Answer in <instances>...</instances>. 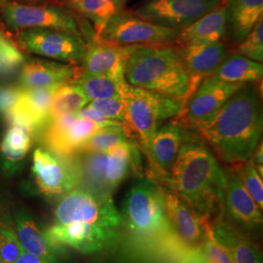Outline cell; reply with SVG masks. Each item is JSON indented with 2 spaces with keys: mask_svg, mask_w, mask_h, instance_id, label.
Segmentation results:
<instances>
[{
  "mask_svg": "<svg viewBox=\"0 0 263 263\" xmlns=\"http://www.w3.org/2000/svg\"><path fill=\"white\" fill-rule=\"evenodd\" d=\"M24 251L15 229L9 222L0 220V261L15 263Z\"/></svg>",
  "mask_w": 263,
  "mask_h": 263,
  "instance_id": "cell-32",
  "label": "cell"
},
{
  "mask_svg": "<svg viewBox=\"0 0 263 263\" xmlns=\"http://www.w3.org/2000/svg\"><path fill=\"white\" fill-rule=\"evenodd\" d=\"M71 82L78 85L91 102L101 99L121 98L122 86L126 81L110 76L86 73L80 70L78 76Z\"/></svg>",
  "mask_w": 263,
  "mask_h": 263,
  "instance_id": "cell-28",
  "label": "cell"
},
{
  "mask_svg": "<svg viewBox=\"0 0 263 263\" xmlns=\"http://www.w3.org/2000/svg\"><path fill=\"white\" fill-rule=\"evenodd\" d=\"M198 263H209L207 261V259L205 258V256H204V254H203V253H202V256H201V258L199 259V261H198Z\"/></svg>",
  "mask_w": 263,
  "mask_h": 263,
  "instance_id": "cell-40",
  "label": "cell"
},
{
  "mask_svg": "<svg viewBox=\"0 0 263 263\" xmlns=\"http://www.w3.org/2000/svg\"><path fill=\"white\" fill-rule=\"evenodd\" d=\"M131 133L127 126L105 127L95 133L79 147L77 154L90 152H107L114 146L131 140Z\"/></svg>",
  "mask_w": 263,
  "mask_h": 263,
  "instance_id": "cell-29",
  "label": "cell"
},
{
  "mask_svg": "<svg viewBox=\"0 0 263 263\" xmlns=\"http://www.w3.org/2000/svg\"><path fill=\"white\" fill-rule=\"evenodd\" d=\"M128 46H120L92 38L86 43L80 70L91 74L110 76L118 80L124 78V64Z\"/></svg>",
  "mask_w": 263,
  "mask_h": 263,
  "instance_id": "cell-18",
  "label": "cell"
},
{
  "mask_svg": "<svg viewBox=\"0 0 263 263\" xmlns=\"http://www.w3.org/2000/svg\"><path fill=\"white\" fill-rule=\"evenodd\" d=\"M43 130L47 151L61 157H73L85 141L101 128L77 114H66L50 121Z\"/></svg>",
  "mask_w": 263,
  "mask_h": 263,
  "instance_id": "cell-12",
  "label": "cell"
},
{
  "mask_svg": "<svg viewBox=\"0 0 263 263\" xmlns=\"http://www.w3.org/2000/svg\"><path fill=\"white\" fill-rule=\"evenodd\" d=\"M20 47L31 54L69 65L81 63L86 51L82 36L55 28H28L17 31Z\"/></svg>",
  "mask_w": 263,
  "mask_h": 263,
  "instance_id": "cell-7",
  "label": "cell"
},
{
  "mask_svg": "<svg viewBox=\"0 0 263 263\" xmlns=\"http://www.w3.org/2000/svg\"><path fill=\"white\" fill-rule=\"evenodd\" d=\"M121 98L126 104L127 124L137 136L141 152L148 151L160 124L179 116L182 104L179 100L125 82Z\"/></svg>",
  "mask_w": 263,
  "mask_h": 263,
  "instance_id": "cell-5",
  "label": "cell"
},
{
  "mask_svg": "<svg viewBox=\"0 0 263 263\" xmlns=\"http://www.w3.org/2000/svg\"><path fill=\"white\" fill-rule=\"evenodd\" d=\"M245 84L228 83L211 76L204 78L190 95L175 119L184 129L194 130L210 121L223 106L229 98Z\"/></svg>",
  "mask_w": 263,
  "mask_h": 263,
  "instance_id": "cell-11",
  "label": "cell"
},
{
  "mask_svg": "<svg viewBox=\"0 0 263 263\" xmlns=\"http://www.w3.org/2000/svg\"><path fill=\"white\" fill-rule=\"evenodd\" d=\"M15 231L25 252L34 254L49 263H56L57 250L49 244L45 232L32 217L23 211L15 214Z\"/></svg>",
  "mask_w": 263,
  "mask_h": 263,
  "instance_id": "cell-24",
  "label": "cell"
},
{
  "mask_svg": "<svg viewBox=\"0 0 263 263\" xmlns=\"http://www.w3.org/2000/svg\"><path fill=\"white\" fill-rule=\"evenodd\" d=\"M1 15L11 29L55 28L82 36L81 28L70 10L57 5H27L0 1Z\"/></svg>",
  "mask_w": 263,
  "mask_h": 263,
  "instance_id": "cell-8",
  "label": "cell"
},
{
  "mask_svg": "<svg viewBox=\"0 0 263 263\" xmlns=\"http://www.w3.org/2000/svg\"><path fill=\"white\" fill-rule=\"evenodd\" d=\"M221 4L222 0H142L130 12L153 24L181 30Z\"/></svg>",
  "mask_w": 263,
  "mask_h": 263,
  "instance_id": "cell-10",
  "label": "cell"
},
{
  "mask_svg": "<svg viewBox=\"0 0 263 263\" xmlns=\"http://www.w3.org/2000/svg\"><path fill=\"white\" fill-rule=\"evenodd\" d=\"M262 129L261 96L256 86L247 83L194 131L222 162L235 165L251 158Z\"/></svg>",
  "mask_w": 263,
  "mask_h": 263,
  "instance_id": "cell-2",
  "label": "cell"
},
{
  "mask_svg": "<svg viewBox=\"0 0 263 263\" xmlns=\"http://www.w3.org/2000/svg\"><path fill=\"white\" fill-rule=\"evenodd\" d=\"M179 32L178 29L153 24L123 10L109 20L96 39L120 46L177 45Z\"/></svg>",
  "mask_w": 263,
  "mask_h": 263,
  "instance_id": "cell-6",
  "label": "cell"
},
{
  "mask_svg": "<svg viewBox=\"0 0 263 263\" xmlns=\"http://www.w3.org/2000/svg\"><path fill=\"white\" fill-rule=\"evenodd\" d=\"M31 171L38 192L47 198L62 197L80 181L78 160L58 156L42 147L33 151Z\"/></svg>",
  "mask_w": 263,
  "mask_h": 263,
  "instance_id": "cell-9",
  "label": "cell"
},
{
  "mask_svg": "<svg viewBox=\"0 0 263 263\" xmlns=\"http://www.w3.org/2000/svg\"><path fill=\"white\" fill-rule=\"evenodd\" d=\"M0 263H1V261H0Z\"/></svg>",
  "mask_w": 263,
  "mask_h": 263,
  "instance_id": "cell-41",
  "label": "cell"
},
{
  "mask_svg": "<svg viewBox=\"0 0 263 263\" xmlns=\"http://www.w3.org/2000/svg\"><path fill=\"white\" fill-rule=\"evenodd\" d=\"M213 234L229 254L233 263H262L258 247L251 236L220 216L212 221Z\"/></svg>",
  "mask_w": 263,
  "mask_h": 263,
  "instance_id": "cell-19",
  "label": "cell"
},
{
  "mask_svg": "<svg viewBox=\"0 0 263 263\" xmlns=\"http://www.w3.org/2000/svg\"><path fill=\"white\" fill-rule=\"evenodd\" d=\"M201 256H202L201 249L198 248V249L193 250L191 253H189V254H188L184 258H182L179 263H198L199 259L201 258Z\"/></svg>",
  "mask_w": 263,
  "mask_h": 263,
  "instance_id": "cell-39",
  "label": "cell"
},
{
  "mask_svg": "<svg viewBox=\"0 0 263 263\" xmlns=\"http://www.w3.org/2000/svg\"><path fill=\"white\" fill-rule=\"evenodd\" d=\"M84 157L82 161H78L80 170V181L83 183V189L95 194L111 195L105 182V166H106V152H90L82 153Z\"/></svg>",
  "mask_w": 263,
  "mask_h": 263,
  "instance_id": "cell-26",
  "label": "cell"
},
{
  "mask_svg": "<svg viewBox=\"0 0 263 263\" xmlns=\"http://www.w3.org/2000/svg\"><path fill=\"white\" fill-rule=\"evenodd\" d=\"M226 180L227 174L210 147L186 131L177 158L158 183L177 193L212 222L223 216Z\"/></svg>",
  "mask_w": 263,
  "mask_h": 263,
  "instance_id": "cell-1",
  "label": "cell"
},
{
  "mask_svg": "<svg viewBox=\"0 0 263 263\" xmlns=\"http://www.w3.org/2000/svg\"><path fill=\"white\" fill-rule=\"evenodd\" d=\"M236 54L254 62H263V18L259 20L247 36L238 44Z\"/></svg>",
  "mask_w": 263,
  "mask_h": 263,
  "instance_id": "cell-34",
  "label": "cell"
},
{
  "mask_svg": "<svg viewBox=\"0 0 263 263\" xmlns=\"http://www.w3.org/2000/svg\"><path fill=\"white\" fill-rule=\"evenodd\" d=\"M89 103L90 101L78 85L72 82L61 85L53 96L48 123L63 115L76 114Z\"/></svg>",
  "mask_w": 263,
  "mask_h": 263,
  "instance_id": "cell-27",
  "label": "cell"
},
{
  "mask_svg": "<svg viewBox=\"0 0 263 263\" xmlns=\"http://www.w3.org/2000/svg\"><path fill=\"white\" fill-rule=\"evenodd\" d=\"M177 48L182 65L196 86L204 78L213 76L228 56L222 41L181 44L177 45Z\"/></svg>",
  "mask_w": 263,
  "mask_h": 263,
  "instance_id": "cell-16",
  "label": "cell"
},
{
  "mask_svg": "<svg viewBox=\"0 0 263 263\" xmlns=\"http://www.w3.org/2000/svg\"><path fill=\"white\" fill-rule=\"evenodd\" d=\"M124 254H133L177 235L166 216L162 185L146 176L133 184L123 201Z\"/></svg>",
  "mask_w": 263,
  "mask_h": 263,
  "instance_id": "cell-4",
  "label": "cell"
},
{
  "mask_svg": "<svg viewBox=\"0 0 263 263\" xmlns=\"http://www.w3.org/2000/svg\"><path fill=\"white\" fill-rule=\"evenodd\" d=\"M232 169L235 171L236 174L241 179L246 190L251 195V197L254 199L256 205L262 210V177L254 168L253 161L250 158L242 163L232 165Z\"/></svg>",
  "mask_w": 263,
  "mask_h": 263,
  "instance_id": "cell-30",
  "label": "cell"
},
{
  "mask_svg": "<svg viewBox=\"0 0 263 263\" xmlns=\"http://www.w3.org/2000/svg\"><path fill=\"white\" fill-rule=\"evenodd\" d=\"M251 160L253 161L254 168L258 172V174L262 177L263 175V146L260 142L254 148V152L251 156Z\"/></svg>",
  "mask_w": 263,
  "mask_h": 263,
  "instance_id": "cell-37",
  "label": "cell"
},
{
  "mask_svg": "<svg viewBox=\"0 0 263 263\" xmlns=\"http://www.w3.org/2000/svg\"><path fill=\"white\" fill-rule=\"evenodd\" d=\"M35 130L28 124L12 123L0 140V163L6 174H14L31 148Z\"/></svg>",
  "mask_w": 263,
  "mask_h": 263,
  "instance_id": "cell-20",
  "label": "cell"
},
{
  "mask_svg": "<svg viewBox=\"0 0 263 263\" xmlns=\"http://www.w3.org/2000/svg\"><path fill=\"white\" fill-rule=\"evenodd\" d=\"M23 88L21 86L0 87V115L5 121L18 107L22 99Z\"/></svg>",
  "mask_w": 263,
  "mask_h": 263,
  "instance_id": "cell-36",
  "label": "cell"
},
{
  "mask_svg": "<svg viewBox=\"0 0 263 263\" xmlns=\"http://www.w3.org/2000/svg\"><path fill=\"white\" fill-rule=\"evenodd\" d=\"M226 13V36L240 43L263 18V0H222Z\"/></svg>",
  "mask_w": 263,
  "mask_h": 263,
  "instance_id": "cell-21",
  "label": "cell"
},
{
  "mask_svg": "<svg viewBox=\"0 0 263 263\" xmlns=\"http://www.w3.org/2000/svg\"><path fill=\"white\" fill-rule=\"evenodd\" d=\"M124 78L128 84L169 96L182 105L197 88L182 65L177 45L128 46Z\"/></svg>",
  "mask_w": 263,
  "mask_h": 263,
  "instance_id": "cell-3",
  "label": "cell"
},
{
  "mask_svg": "<svg viewBox=\"0 0 263 263\" xmlns=\"http://www.w3.org/2000/svg\"><path fill=\"white\" fill-rule=\"evenodd\" d=\"M226 174L223 216L245 233L251 236L262 226L261 209L248 193L234 170L231 168Z\"/></svg>",
  "mask_w": 263,
  "mask_h": 263,
  "instance_id": "cell-13",
  "label": "cell"
},
{
  "mask_svg": "<svg viewBox=\"0 0 263 263\" xmlns=\"http://www.w3.org/2000/svg\"><path fill=\"white\" fill-rule=\"evenodd\" d=\"M202 221L204 227V239L200 249L208 262L233 263L226 249L214 237L211 220L207 217L202 216Z\"/></svg>",
  "mask_w": 263,
  "mask_h": 263,
  "instance_id": "cell-33",
  "label": "cell"
},
{
  "mask_svg": "<svg viewBox=\"0 0 263 263\" xmlns=\"http://www.w3.org/2000/svg\"><path fill=\"white\" fill-rule=\"evenodd\" d=\"M88 106L96 109L104 117L127 124V109L122 98H108L91 101ZM129 127V126H128Z\"/></svg>",
  "mask_w": 263,
  "mask_h": 263,
  "instance_id": "cell-35",
  "label": "cell"
},
{
  "mask_svg": "<svg viewBox=\"0 0 263 263\" xmlns=\"http://www.w3.org/2000/svg\"><path fill=\"white\" fill-rule=\"evenodd\" d=\"M80 72V67L56 61L31 59L20 69V86L40 89L61 86L71 82Z\"/></svg>",
  "mask_w": 263,
  "mask_h": 263,
  "instance_id": "cell-17",
  "label": "cell"
},
{
  "mask_svg": "<svg viewBox=\"0 0 263 263\" xmlns=\"http://www.w3.org/2000/svg\"><path fill=\"white\" fill-rule=\"evenodd\" d=\"M226 37V13L221 4L179 30L178 44L221 42Z\"/></svg>",
  "mask_w": 263,
  "mask_h": 263,
  "instance_id": "cell-22",
  "label": "cell"
},
{
  "mask_svg": "<svg viewBox=\"0 0 263 263\" xmlns=\"http://www.w3.org/2000/svg\"><path fill=\"white\" fill-rule=\"evenodd\" d=\"M15 263H49L34 254L23 252Z\"/></svg>",
  "mask_w": 263,
  "mask_h": 263,
  "instance_id": "cell-38",
  "label": "cell"
},
{
  "mask_svg": "<svg viewBox=\"0 0 263 263\" xmlns=\"http://www.w3.org/2000/svg\"><path fill=\"white\" fill-rule=\"evenodd\" d=\"M26 58L19 45L0 32V76H8L21 69Z\"/></svg>",
  "mask_w": 263,
  "mask_h": 263,
  "instance_id": "cell-31",
  "label": "cell"
},
{
  "mask_svg": "<svg viewBox=\"0 0 263 263\" xmlns=\"http://www.w3.org/2000/svg\"><path fill=\"white\" fill-rule=\"evenodd\" d=\"M162 192L166 216L174 231L188 247L200 248L204 239L202 216L169 188L162 185Z\"/></svg>",
  "mask_w": 263,
  "mask_h": 263,
  "instance_id": "cell-15",
  "label": "cell"
},
{
  "mask_svg": "<svg viewBox=\"0 0 263 263\" xmlns=\"http://www.w3.org/2000/svg\"><path fill=\"white\" fill-rule=\"evenodd\" d=\"M213 76L228 83L256 82L262 79V63L254 62L238 54H231L226 57Z\"/></svg>",
  "mask_w": 263,
  "mask_h": 263,
  "instance_id": "cell-25",
  "label": "cell"
},
{
  "mask_svg": "<svg viewBox=\"0 0 263 263\" xmlns=\"http://www.w3.org/2000/svg\"><path fill=\"white\" fill-rule=\"evenodd\" d=\"M128 0H61V6L76 12L90 21L94 28L93 37L98 38L105 26L118 13L122 12Z\"/></svg>",
  "mask_w": 263,
  "mask_h": 263,
  "instance_id": "cell-23",
  "label": "cell"
},
{
  "mask_svg": "<svg viewBox=\"0 0 263 263\" xmlns=\"http://www.w3.org/2000/svg\"><path fill=\"white\" fill-rule=\"evenodd\" d=\"M186 131L177 120L157 129L148 151L143 153L148 163L147 178L159 182L160 179L168 173L178 156Z\"/></svg>",
  "mask_w": 263,
  "mask_h": 263,
  "instance_id": "cell-14",
  "label": "cell"
}]
</instances>
